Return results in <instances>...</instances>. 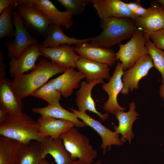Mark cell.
I'll use <instances>...</instances> for the list:
<instances>
[{
    "label": "cell",
    "instance_id": "cell-24",
    "mask_svg": "<svg viewBox=\"0 0 164 164\" xmlns=\"http://www.w3.org/2000/svg\"><path fill=\"white\" fill-rule=\"evenodd\" d=\"M91 37L84 39H78L70 37L65 35L60 26L50 24L49 26L46 38L42 43V47L53 48L62 44L75 46L84 43L90 42L92 38Z\"/></svg>",
    "mask_w": 164,
    "mask_h": 164
},
{
    "label": "cell",
    "instance_id": "cell-16",
    "mask_svg": "<svg viewBox=\"0 0 164 164\" xmlns=\"http://www.w3.org/2000/svg\"><path fill=\"white\" fill-rule=\"evenodd\" d=\"M104 83L103 80H97L88 83L82 81L79 89L76 93V103L78 111L86 112L87 111L97 114L102 121H106L108 117V113L102 114L96 109L94 100L91 96V91L96 85Z\"/></svg>",
    "mask_w": 164,
    "mask_h": 164
},
{
    "label": "cell",
    "instance_id": "cell-11",
    "mask_svg": "<svg viewBox=\"0 0 164 164\" xmlns=\"http://www.w3.org/2000/svg\"><path fill=\"white\" fill-rule=\"evenodd\" d=\"M153 67L152 58L149 54L139 59L132 67L124 71L123 88L121 93L127 94L129 91L137 89L139 81L146 76Z\"/></svg>",
    "mask_w": 164,
    "mask_h": 164
},
{
    "label": "cell",
    "instance_id": "cell-36",
    "mask_svg": "<svg viewBox=\"0 0 164 164\" xmlns=\"http://www.w3.org/2000/svg\"><path fill=\"white\" fill-rule=\"evenodd\" d=\"M3 53L0 50V78L5 77L6 72L5 69L6 65L3 63Z\"/></svg>",
    "mask_w": 164,
    "mask_h": 164
},
{
    "label": "cell",
    "instance_id": "cell-27",
    "mask_svg": "<svg viewBox=\"0 0 164 164\" xmlns=\"http://www.w3.org/2000/svg\"><path fill=\"white\" fill-rule=\"evenodd\" d=\"M43 159L41 142L32 141L26 145L19 164H40Z\"/></svg>",
    "mask_w": 164,
    "mask_h": 164
},
{
    "label": "cell",
    "instance_id": "cell-9",
    "mask_svg": "<svg viewBox=\"0 0 164 164\" xmlns=\"http://www.w3.org/2000/svg\"><path fill=\"white\" fill-rule=\"evenodd\" d=\"M124 72L121 63H118L108 82L102 85L103 90L108 95V100L104 105L105 111L108 113L115 115L125 109V108L122 107L119 104L117 100V96L123 88L122 77Z\"/></svg>",
    "mask_w": 164,
    "mask_h": 164
},
{
    "label": "cell",
    "instance_id": "cell-29",
    "mask_svg": "<svg viewBox=\"0 0 164 164\" xmlns=\"http://www.w3.org/2000/svg\"><path fill=\"white\" fill-rule=\"evenodd\" d=\"M61 94L57 91L49 81L35 91L32 95L33 97L43 99L48 104H60Z\"/></svg>",
    "mask_w": 164,
    "mask_h": 164
},
{
    "label": "cell",
    "instance_id": "cell-12",
    "mask_svg": "<svg viewBox=\"0 0 164 164\" xmlns=\"http://www.w3.org/2000/svg\"><path fill=\"white\" fill-rule=\"evenodd\" d=\"M42 47L39 43L31 44L22 52L18 58L10 59L9 62L11 77L15 78L35 68V63L39 56H44L39 50Z\"/></svg>",
    "mask_w": 164,
    "mask_h": 164
},
{
    "label": "cell",
    "instance_id": "cell-3",
    "mask_svg": "<svg viewBox=\"0 0 164 164\" xmlns=\"http://www.w3.org/2000/svg\"><path fill=\"white\" fill-rule=\"evenodd\" d=\"M0 135L25 145L32 141L42 142L46 138L39 135L37 121L22 112L8 113L5 120L0 123Z\"/></svg>",
    "mask_w": 164,
    "mask_h": 164
},
{
    "label": "cell",
    "instance_id": "cell-17",
    "mask_svg": "<svg viewBox=\"0 0 164 164\" xmlns=\"http://www.w3.org/2000/svg\"><path fill=\"white\" fill-rule=\"evenodd\" d=\"M37 121L39 135L43 139L47 137L58 139L61 134L74 126L70 121L47 116H41Z\"/></svg>",
    "mask_w": 164,
    "mask_h": 164
},
{
    "label": "cell",
    "instance_id": "cell-38",
    "mask_svg": "<svg viewBox=\"0 0 164 164\" xmlns=\"http://www.w3.org/2000/svg\"><path fill=\"white\" fill-rule=\"evenodd\" d=\"M101 161L100 160H98L97 161L93 162L91 164H101ZM69 164H84L79 160H72Z\"/></svg>",
    "mask_w": 164,
    "mask_h": 164
},
{
    "label": "cell",
    "instance_id": "cell-15",
    "mask_svg": "<svg viewBox=\"0 0 164 164\" xmlns=\"http://www.w3.org/2000/svg\"><path fill=\"white\" fill-rule=\"evenodd\" d=\"M74 50L80 57L108 66H112L116 60L115 53L111 49L93 45L88 42L74 46Z\"/></svg>",
    "mask_w": 164,
    "mask_h": 164
},
{
    "label": "cell",
    "instance_id": "cell-19",
    "mask_svg": "<svg viewBox=\"0 0 164 164\" xmlns=\"http://www.w3.org/2000/svg\"><path fill=\"white\" fill-rule=\"evenodd\" d=\"M0 108L11 114L21 113L23 108L22 99L14 91L12 82L5 77L0 78Z\"/></svg>",
    "mask_w": 164,
    "mask_h": 164
},
{
    "label": "cell",
    "instance_id": "cell-13",
    "mask_svg": "<svg viewBox=\"0 0 164 164\" xmlns=\"http://www.w3.org/2000/svg\"><path fill=\"white\" fill-rule=\"evenodd\" d=\"M101 20L112 17L135 19L139 17L130 11L125 3L120 0H90Z\"/></svg>",
    "mask_w": 164,
    "mask_h": 164
},
{
    "label": "cell",
    "instance_id": "cell-8",
    "mask_svg": "<svg viewBox=\"0 0 164 164\" xmlns=\"http://www.w3.org/2000/svg\"><path fill=\"white\" fill-rule=\"evenodd\" d=\"M18 5H27L32 6L42 12L50 20L51 24L62 26L68 29L73 21L71 14L65 11L59 10L52 2L49 0H16Z\"/></svg>",
    "mask_w": 164,
    "mask_h": 164
},
{
    "label": "cell",
    "instance_id": "cell-6",
    "mask_svg": "<svg viewBox=\"0 0 164 164\" xmlns=\"http://www.w3.org/2000/svg\"><path fill=\"white\" fill-rule=\"evenodd\" d=\"M13 22L15 28V34L12 38L7 39L4 42L8 48V56L9 58H18L24 50L29 46L39 43L25 26L23 20L17 12L13 13Z\"/></svg>",
    "mask_w": 164,
    "mask_h": 164
},
{
    "label": "cell",
    "instance_id": "cell-39",
    "mask_svg": "<svg viewBox=\"0 0 164 164\" xmlns=\"http://www.w3.org/2000/svg\"><path fill=\"white\" fill-rule=\"evenodd\" d=\"M159 94L164 102V84H162L159 88Z\"/></svg>",
    "mask_w": 164,
    "mask_h": 164
},
{
    "label": "cell",
    "instance_id": "cell-14",
    "mask_svg": "<svg viewBox=\"0 0 164 164\" xmlns=\"http://www.w3.org/2000/svg\"><path fill=\"white\" fill-rule=\"evenodd\" d=\"M39 51L51 62L63 66L66 70L70 67L76 68V62L80 57L76 53L74 46L66 44L53 48L41 47Z\"/></svg>",
    "mask_w": 164,
    "mask_h": 164
},
{
    "label": "cell",
    "instance_id": "cell-21",
    "mask_svg": "<svg viewBox=\"0 0 164 164\" xmlns=\"http://www.w3.org/2000/svg\"><path fill=\"white\" fill-rule=\"evenodd\" d=\"M76 68L85 77L87 82L95 80L109 79V67L80 56L76 62Z\"/></svg>",
    "mask_w": 164,
    "mask_h": 164
},
{
    "label": "cell",
    "instance_id": "cell-25",
    "mask_svg": "<svg viewBox=\"0 0 164 164\" xmlns=\"http://www.w3.org/2000/svg\"><path fill=\"white\" fill-rule=\"evenodd\" d=\"M32 111L34 113L41 115V116H49L70 121L76 127H84L87 126L83 121H80L73 113L65 109L60 104H48L44 107L33 108L32 109Z\"/></svg>",
    "mask_w": 164,
    "mask_h": 164
},
{
    "label": "cell",
    "instance_id": "cell-31",
    "mask_svg": "<svg viewBox=\"0 0 164 164\" xmlns=\"http://www.w3.org/2000/svg\"><path fill=\"white\" fill-rule=\"evenodd\" d=\"M66 9V11L70 13L73 16L78 15L84 11L86 6L90 0H56Z\"/></svg>",
    "mask_w": 164,
    "mask_h": 164
},
{
    "label": "cell",
    "instance_id": "cell-4",
    "mask_svg": "<svg viewBox=\"0 0 164 164\" xmlns=\"http://www.w3.org/2000/svg\"><path fill=\"white\" fill-rule=\"evenodd\" d=\"M60 138L72 160L78 158L84 164H91L97 157V152L91 145L88 138L74 127L61 134Z\"/></svg>",
    "mask_w": 164,
    "mask_h": 164
},
{
    "label": "cell",
    "instance_id": "cell-26",
    "mask_svg": "<svg viewBox=\"0 0 164 164\" xmlns=\"http://www.w3.org/2000/svg\"><path fill=\"white\" fill-rule=\"evenodd\" d=\"M158 5L157 11L154 14L146 17H139L135 20L136 26L143 30L147 41L150 39L151 33L164 29V8Z\"/></svg>",
    "mask_w": 164,
    "mask_h": 164
},
{
    "label": "cell",
    "instance_id": "cell-10",
    "mask_svg": "<svg viewBox=\"0 0 164 164\" xmlns=\"http://www.w3.org/2000/svg\"><path fill=\"white\" fill-rule=\"evenodd\" d=\"M69 109L78 118L81 119L87 126L92 128L100 135L102 140L101 147L102 149L103 155L106 154L108 147L109 150L112 145L120 146L123 145V143L121 141L119 134L105 127L100 121L93 118L85 111H80L72 108Z\"/></svg>",
    "mask_w": 164,
    "mask_h": 164
},
{
    "label": "cell",
    "instance_id": "cell-41",
    "mask_svg": "<svg viewBox=\"0 0 164 164\" xmlns=\"http://www.w3.org/2000/svg\"><path fill=\"white\" fill-rule=\"evenodd\" d=\"M40 164H54V163L53 162L49 163L44 159L42 160Z\"/></svg>",
    "mask_w": 164,
    "mask_h": 164
},
{
    "label": "cell",
    "instance_id": "cell-23",
    "mask_svg": "<svg viewBox=\"0 0 164 164\" xmlns=\"http://www.w3.org/2000/svg\"><path fill=\"white\" fill-rule=\"evenodd\" d=\"M41 144L43 159L47 154H50L54 159L56 164H69L72 161L61 138L54 139L47 137Z\"/></svg>",
    "mask_w": 164,
    "mask_h": 164
},
{
    "label": "cell",
    "instance_id": "cell-7",
    "mask_svg": "<svg viewBox=\"0 0 164 164\" xmlns=\"http://www.w3.org/2000/svg\"><path fill=\"white\" fill-rule=\"evenodd\" d=\"M18 13L29 31L35 36L45 39L51 22L41 12L27 5H18Z\"/></svg>",
    "mask_w": 164,
    "mask_h": 164
},
{
    "label": "cell",
    "instance_id": "cell-2",
    "mask_svg": "<svg viewBox=\"0 0 164 164\" xmlns=\"http://www.w3.org/2000/svg\"><path fill=\"white\" fill-rule=\"evenodd\" d=\"M99 26L102 30L90 43L99 47L111 49L123 41L131 39L137 29L135 19L125 17H110L101 20Z\"/></svg>",
    "mask_w": 164,
    "mask_h": 164
},
{
    "label": "cell",
    "instance_id": "cell-28",
    "mask_svg": "<svg viewBox=\"0 0 164 164\" xmlns=\"http://www.w3.org/2000/svg\"><path fill=\"white\" fill-rule=\"evenodd\" d=\"M15 8L9 6L4 10L0 15V40L7 37L13 38L15 34V28L12 19V15Z\"/></svg>",
    "mask_w": 164,
    "mask_h": 164
},
{
    "label": "cell",
    "instance_id": "cell-1",
    "mask_svg": "<svg viewBox=\"0 0 164 164\" xmlns=\"http://www.w3.org/2000/svg\"><path fill=\"white\" fill-rule=\"evenodd\" d=\"M63 66L46 60H40L32 71L15 77L12 82V87L21 99L32 94L52 77L63 73Z\"/></svg>",
    "mask_w": 164,
    "mask_h": 164
},
{
    "label": "cell",
    "instance_id": "cell-22",
    "mask_svg": "<svg viewBox=\"0 0 164 164\" xmlns=\"http://www.w3.org/2000/svg\"><path fill=\"white\" fill-rule=\"evenodd\" d=\"M26 145L0 135V164H19Z\"/></svg>",
    "mask_w": 164,
    "mask_h": 164
},
{
    "label": "cell",
    "instance_id": "cell-40",
    "mask_svg": "<svg viewBox=\"0 0 164 164\" xmlns=\"http://www.w3.org/2000/svg\"><path fill=\"white\" fill-rule=\"evenodd\" d=\"M159 5L164 8V0H157L155 1Z\"/></svg>",
    "mask_w": 164,
    "mask_h": 164
},
{
    "label": "cell",
    "instance_id": "cell-32",
    "mask_svg": "<svg viewBox=\"0 0 164 164\" xmlns=\"http://www.w3.org/2000/svg\"><path fill=\"white\" fill-rule=\"evenodd\" d=\"M149 38L157 48L164 50V29L152 32Z\"/></svg>",
    "mask_w": 164,
    "mask_h": 164
},
{
    "label": "cell",
    "instance_id": "cell-18",
    "mask_svg": "<svg viewBox=\"0 0 164 164\" xmlns=\"http://www.w3.org/2000/svg\"><path fill=\"white\" fill-rule=\"evenodd\" d=\"M84 78V76L80 72L70 67L50 81L63 97L67 98L72 94L74 89L79 88L80 82Z\"/></svg>",
    "mask_w": 164,
    "mask_h": 164
},
{
    "label": "cell",
    "instance_id": "cell-30",
    "mask_svg": "<svg viewBox=\"0 0 164 164\" xmlns=\"http://www.w3.org/2000/svg\"><path fill=\"white\" fill-rule=\"evenodd\" d=\"M146 46L154 67L161 74L162 84H164V51L157 48L150 39L146 41Z\"/></svg>",
    "mask_w": 164,
    "mask_h": 164
},
{
    "label": "cell",
    "instance_id": "cell-35",
    "mask_svg": "<svg viewBox=\"0 0 164 164\" xmlns=\"http://www.w3.org/2000/svg\"><path fill=\"white\" fill-rule=\"evenodd\" d=\"M125 4L128 9L133 13L142 6L140 0L129 3H125Z\"/></svg>",
    "mask_w": 164,
    "mask_h": 164
},
{
    "label": "cell",
    "instance_id": "cell-37",
    "mask_svg": "<svg viewBox=\"0 0 164 164\" xmlns=\"http://www.w3.org/2000/svg\"><path fill=\"white\" fill-rule=\"evenodd\" d=\"M9 113L1 108H0V123L5 120Z\"/></svg>",
    "mask_w": 164,
    "mask_h": 164
},
{
    "label": "cell",
    "instance_id": "cell-20",
    "mask_svg": "<svg viewBox=\"0 0 164 164\" xmlns=\"http://www.w3.org/2000/svg\"><path fill=\"white\" fill-rule=\"evenodd\" d=\"M129 105L128 111L125 112L121 111L115 114L119 123L118 126H114V130L117 134H121L122 137L120 139L122 142H125L128 140L131 144L132 140L134 137L132 130V125L139 114L135 111L136 106L134 101L129 103Z\"/></svg>",
    "mask_w": 164,
    "mask_h": 164
},
{
    "label": "cell",
    "instance_id": "cell-34",
    "mask_svg": "<svg viewBox=\"0 0 164 164\" xmlns=\"http://www.w3.org/2000/svg\"><path fill=\"white\" fill-rule=\"evenodd\" d=\"M18 5L16 0H0V15L7 7L11 6L15 9Z\"/></svg>",
    "mask_w": 164,
    "mask_h": 164
},
{
    "label": "cell",
    "instance_id": "cell-5",
    "mask_svg": "<svg viewBox=\"0 0 164 164\" xmlns=\"http://www.w3.org/2000/svg\"><path fill=\"white\" fill-rule=\"evenodd\" d=\"M147 41L143 30L138 27L129 41L125 44H119V49L115 53L116 60L121 62L124 70L132 67L139 59L149 54Z\"/></svg>",
    "mask_w": 164,
    "mask_h": 164
},
{
    "label": "cell",
    "instance_id": "cell-33",
    "mask_svg": "<svg viewBox=\"0 0 164 164\" xmlns=\"http://www.w3.org/2000/svg\"><path fill=\"white\" fill-rule=\"evenodd\" d=\"M151 7L147 9L142 6L133 13L138 17H145L151 15L157 12L159 5L158 3L155 1L151 3Z\"/></svg>",
    "mask_w": 164,
    "mask_h": 164
}]
</instances>
